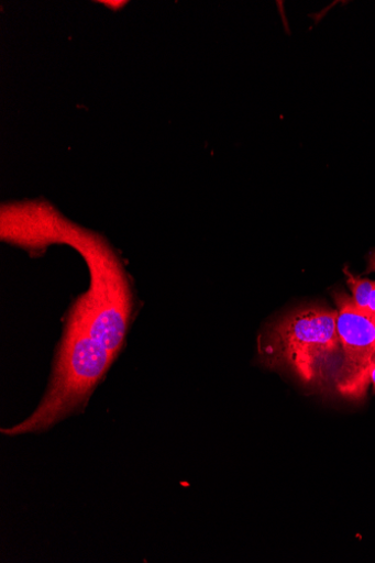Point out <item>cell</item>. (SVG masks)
<instances>
[{
    "label": "cell",
    "mask_w": 375,
    "mask_h": 563,
    "mask_svg": "<svg viewBox=\"0 0 375 563\" xmlns=\"http://www.w3.org/2000/svg\"><path fill=\"white\" fill-rule=\"evenodd\" d=\"M77 250L87 264L89 289L73 305L49 387L32 415L8 435L38 432L78 412L124 346L134 312V290L115 250L101 235L66 219L56 244Z\"/></svg>",
    "instance_id": "cell-1"
},
{
    "label": "cell",
    "mask_w": 375,
    "mask_h": 563,
    "mask_svg": "<svg viewBox=\"0 0 375 563\" xmlns=\"http://www.w3.org/2000/svg\"><path fill=\"white\" fill-rule=\"evenodd\" d=\"M337 321L338 311L321 307L289 314L260 338L263 363L287 368L305 384L327 382L342 353Z\"/></svg>",
    "instance_id": "cell-2"
},
{
    "label": "cell",
    "mask_w": 375,
    "mask_h": 563,
    "mask_svg": "<svg viewBox=\"0 0 375 563\" xmlns=\"http://www.w3.org/2000/svg\"><path fill=\"white\" fill-rule=\"evenodd\" d=\"M338 305V333L343 364L337 380L345 397L362 399L370 385V372L375 363V320L359 309L343 291L334 295Z\"/></svg>",
    "instance_id": "cell-3"
},
{
    "label": "cell",
    "mask_w": 375,
    "mask_h": 563,
    "mask_svg": "<svg viewBox=\"0 0 375 563\" xmlns=\"http://www.w3.org/2000/svg\"><path fill=\"white\" fill-rule=\"evenodd\" d=\"M348 285L352 291V299L359 309L365 311L368 296L374 282L355 277L348 268H345Z\"/></svg>",
    "instance_id": "cell-4"
},
{
    "label": "cell",
    "mask_w": 375,
    "mask_h": 563,
    "mask_svg": "<svg viewBox=\"0 0 375 563\" xmlns=\"http://www.w3.org/2000/svg\"><path fill=\"white\" fill-rule=\"evenodd\" d=\"M366 313H368L371 317L375 318V282L373 283L367 305H366Z\"/></svg>",
    "instance_id": "cell-5"
},
{
    "label": "cell",
    "mask_w": 375,
    "mask_h": 563,
    "mask_svg": "<svg viewBox=\"0 0 375 563\" xmlns=\"http://www.w3.org/2000/svg\"><path fill=\"white\" fill-rule=\"evenodd\" d=\"M370 384L373 386V389L375 391V363L372 366L371 372H370Z\"/></svg>",
    "instance_id": "cell-6"
},
{
    "label": "cell",
    "mask_w": 375,
    "mask_h": 563,
    "mask_svg": "<svg viewBox=\"0 0 375 563\" xmlns=\"http://www.w3.org/2000/svg\"><path fill=\"white\" fill-rule=\"evenodd\" d=\"M368 266L370 272H375V251L371 254Z\"/></svg>",
    "instance_id": "cell-7"
},
{
    "label": "cell",
    "mask_w": 375,
    "mask_h": 563,
    "mask_svg": "<svg viewBox=\"0 0 375 563\" xmlns=\"http://www.w3.org/2000/svg\"><path fill=\"white\" fill-rule=\"evenodd\" d=\"M374 320H375V318H374Z\"/></svg>",
    "instance_id": "cell-8"
}]
</instances>
